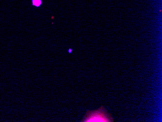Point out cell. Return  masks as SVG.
I'll return each instance as SVG.
<instances>
[{
	"instance_id": "7a4b0ae2",
	"label": "cell",
	"mask_w": 162,
	"mask_h": 122,
	"mask_svg": "<svg viewBox=\"0 0 162 122\" xmlns=\"http://www.w3.org/2000/svg\"><path fill=\"white\" fill-rule=\"evenodd\" d=\"M32 4L33 6L39 7L42 4L41 0H32Z\"/></svg>"
},
{
	"instance_id": "6da1fadb",
	"label": "cell",
	"mask_w": 162,
	"mask_h": 122,
	"mask_svg": "<svg viewBox=\"0 0 162 122\" xmlns=\"http://www.w3.org/2000/svg\"><path fill=\"white\" fill-rule=\"evenodd\" d=\"M87 116L83 122H112L113 119L108 114L103 107L94 111H88Z\"/></svg>"
}]
</instances>
